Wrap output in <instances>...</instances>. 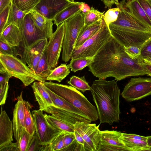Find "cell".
Listing matches in <instances>:
<instances>
[{
	"instance_id": "6da1fadb",
	"label": "cell",
	"mask_w": 151,
	"mask_h": 151,
	"mask_svg": "<svg viewBox=\"0 0 151 151\" xmlns=\"http://www.w3.org/2000/svg\"><path fill=\"white\" fill-rule=\"evenodd\" d=\"M128 56L124 46L112 36L93 57L88 71L99 79L122 80V67Z\"/></svg>"
},
{
	"instance_id": "7a4b0ae2",
	"label": "cell",
	"mask_w": 151,
	"mask_h": 151,
	"mask_svg": "<svg viewBox=\"0 0 151 151\" xmlns=\"http://www.w3.org/2000/svg\"><path fill=\"white\" fill-rule=\"evenodd\" d=\"M116 5L120 11L117 20L109 25L112 36L123 46L141 48L151 38V28L131 15L124 8L122 1Z\"/></svg>"
},
{
	"instance_id": "3957f363",
	"label": "cell",
	"mask_w": 151,
	"mask_h": 151,
	"mask_svg": "<svg viewBox=\"0 0 151 151\" xmlns=\"http://www.w3.org/2000/svg\"><path fill=\"white\" fill-rule=\"evenodd\" d=\"M91 91L101 123L111 125L119 120L120 90L115 80H94Z\"/></svg>"
},
{
	"instance_id": "277c9868",
	"label": "cell",
	"mask_w": 151,
	"mask_h": 151,
	"mask_svg": "<svg viewBox=\"0 0 151 151\" xmlns=\"http://www.w3.org/2000/svg\"><path fill=\"white\" fill-rule=\"evenodd\" d=\"M51 91L60 96L86 114L94 122L99 119L97 110L87 98L75 88L51 81L43 82Z\"/></svg>"
},
{
	"instance_id": "5b68a950",
	"label": "cell",
	"mask_w": 151,
	"mask_h": 151,
	"mask_svg": "<svg viewBox=\"0 0 151 151\" xmlns=\"http://www.w3.org/2000/svg\"><path fill=\"white\" fill-rule=\"evenodd\" d=\"M0 65L11 77L20 80L27 86L35 81H45L22 60L14 55L0 53Z\"/></svg>"
},
{
	"instance_id": "8992f818",
	"label": "cell",
	"mask_w": 151,
	"mask_h": 151,
	"mask_svg": "<svg viewBox=\"0 0 151 151\" xmlns=\"http://www.w3.org/2000/svg\"><path fill=\"white\" fill-rule=\"evenodd\" d=\"M112 36L109 27L105 23L103 17L102 25L100 29L80 47L74 49L71 59L93 57Z\"/></svg>"
},
{
	"instance_id": "52a82bcc",
	"label": "cell",
	"mask_w": 151,
	"mask_h": 151,
	"mask_svg": "<svg viewBox=\"0 0 151 151\" xmlns=\"http://www.w3.org/2000/svg\"><path fill=\"white\" fill-rule=\"evenodd\" d=\"M85 14L80 12L65 21V29L62 46V60L65 62L71 59L79 34L84 26Z\"/></svg>"
},
{
	"instance_id": "ba28073f",
	"label": "cell",
	"mask_w": 151,
	"mask_h": 151,
	"mask_svg": "<svg viewBox=\"0 0 151 151\" xmlns=\"http://www.w3.org/2000/svg\"><path fill=\"white\" fill-rule=\"evenodd\" d=\"M65 22L58 26L49 38L45 49L47 63L49 69L52 70L57 67L62 48L65 29Z\"/></svg>"
},
{
	"instance_id": "9c48e42d",
	"label": "cell",
	"mask_w": 151,
	"mask_h": 151,
	"mask_svg": "<svg viewBox=\"0 0 151 151\" xmlns=\"http://www.w3.org/2000/svg\"><path fill=\"white\" fill-rule=\"evenodd\" d=\"M151 95V78H132L121 93L127 101L137 100Z\"/></svg>"
},
{
	"instance_id": "30bf717a",
	"label": "cell",
	"mask_w": 151,
	"mask_h": 151,
	"mask_svg": "<svg viewBox=\"0 0 151 151\" xmlns=\"http://www.w3.org/2000/svg\"><path fill=\"white\" fill-rule=\"evenodd\" d=\"M99 126L81 122L74 124V130L79 134L84 141V151H97L101 137Z\"/></svg>"
},
{
	"instance_id": "8fae6325",
	"label": "cell",
	"mask_w": 151,
	"mask_h": 151,
	"mask_svg": "<svg viewBox=\"0 0 151 151\" xmlns=\"http://www.w3.org/2000/svg\"><path fill=\"white\" fill-rule=\"evenodd\" d=\"M35 132L42 145H46L61 131L52 126L46 119L43 111L39 109L32 111Z\"/></svg>"
},
{
	"instance_id": "7c38bea8",
	"label": "cell",
	"mask_w": 151,
	"mask_h": 151,
	"mask_svg": "<svg viewBox=\"0 0 151 151\" xmlns=\"http://www.w3.org/2000/svg\"><path fill=\"white\" fill-rule=\"evenodd\" d=\"M19 28L22 37L19 45L23 48V53L40 40L46 38L36 27L29 13L25 16Z\"/></svg>"
},
{
	"instance_id": "4fadbf2b",
	"label": "cell",
	"mask_w": 151,
	"mask_h": 151,
	"mask_svg": "<svg viewBox=\"0 0 151 151\" xmlns=\"http://www.w3.org/2000/svg\"><path fill=\"white\" fill-rule=\"evenodd\" d=\"M100 143L97 151H129L121 139L122 134L115 130L101 131Z\"/></svg>"
},
{
	"instance_id": "5bb4252c",
	"label": "cell",
	"mask_w": 151,
	"mask_h": 151,
	"mask_svg": "<svg viewBox=\"0 0 151 151\" xmlns=\"http://www.w3.org/2000/svg\"><path fill=\"white\" fill-rule=\"evenodd\" d=\"M74 1L71 0H39L33 9L53 21L56 16Z\"/></svg>"
},
{
	"instance_id": "9a60e30c",
	"label": "cell",
	"mask_w": 151,
	"mask_h": 151,
	"mask_svg": "<svg viewBox=\"0 0 151 151\" xmlns=\"http://www.w3.org/2000/svg\"><path fill=\"white\" fill-rule=\"evenodd\" d=\"M24 100L22 92L17 98L13 112V129L14 138L19 142L25 128L24 122Z\"/></svg>"
},
{
	"instance_id": "2e32d148",
	"label": "cell",
	"mask_w": 151,
	"mask_h": 151,
	"mask_svg": "<svg viewBox=\"0 0 151 151\" xmlns=\"http://www.w3.org/2000/svg\"><path fill=\"white\" fill-rule=\"evenodd\" d=\"M48 39L45 38L40 40L22 53V58L25 63L34 72L39 61L45 51Z\"/></svg>"
},
{
	"instance_id": "e0dca14e",
	"label": "cell",
	"mask_w": 151,
	"mask_h": 151,
	"mask_svg": "<svg viewBox=\"0 0 151 151\" xmlns=\"http://www.w3.org/2000/svg\"><path fill=\"white\" fill-rule=\"evenodd\" d=\"M13 123L1 107L0 115V150L13 141Z\"/></svg>"
},
{
	"instance_id": "ac0fdd59",
	"label": "cell",
	"mask_w": 151,
	"mask_h": 151,
	"mask_svg": "<svg viewBox=\"0 0 151 151\" xmlns=\"http://www.w3.org/2000/svg\"><path fill=\"white\" fill-rule=\"evenodd\" d=\"M31 87L40 110L44 111L47 107L53 105L51 98L46 89L43 82L35 81Z\"/></svg>"
},
{
	"instance_id": "d6986e66",
	"label": "cell",
	"mask_w": 151,
	"mask_h": 151,
	"mask_svg": "<svg viewBox=\"0 0 151 151\" xmlns=\"http://www.w3.org/2000/svg\"><path fill=\"white\" fill-rule=\"evenodd\" d=\"M126 10L134 18L151 28V21L137 0H122Z\"/></svg>"
},
{
	"instance_id": "ffe728a7",
	"label": "cell",
	"mask_w": 151,
	"mask_h": 151,
	"mask_svg": "<svg viewBox=\"0 0 151 151\" xmlns=\"http://www.w3.org/2000/svg\"><path fill=\"white\" fill-rule=\"evenodd\" d=\"M30 13L35 25L41 33L47 38H49L53 33V21L49 20L34 9Z\"/></svg>"
},
{
	"instance_id": "44dd1931",
	"label": "cell",
	"mask_w": 151,
	"mask_h": 151,
	"mask_svg": "<svg viewBox=\"0 0 151 151\" xmlns=\"http://www.w3.org/2000/svg\"><path fill=\"white\" fill-rule=\"evenodd\" d=\"M21 38L19 28L12 24L8 25L0 35V40L13 47L19 46L21 41Z\"/></svg>"
},
{
	"instance_id": "7402d4cb",
	"label": "cell",
	"mask_w": 151,
	"mask_h": 151,
	"mask_svg": "<svg viewBox=\"0 0 151 151\" xmlns=\"http://www.w3.org/2000/svg\"><path fill=\"white\" fill-rule=\"evenodd\" d=\"M83 3L73 1L56 16L54 24L58 26L81 12L80 7Z\"/></svg>"
},
{
	"instance_id": "603a6c76",
	"label": "cell",
	"mask_w": 151,
	"mask_h": 151,
	"mask_svg": "<svg viewBox=\"0 0 151 151\" xmlns=\"http://www.w3.org/2000/svg\"><path fill=\"white\" fill-rule=\"evenodd\" d=\"M102 22L103 19L101 20L91 24L84 26L79 34L74 46V49H76L80 47L86 40L94 35L101 28Z\"/></svg>"
},
{
	"instance_id": "cb8c5ba5",
	"label": "cell",
	"mask_w": 151,
	"mask_h": 151,
	"mask_svg": "<svg viewBox=\"0 0 151 151\" xmlns=\"http://www.w3.org/2000/svg\"><path fill=\"white\" fill-rule=\"evenodd\" d=\"M44 111L60 120L73 125L76 122H80L70 113L53 105L47 107Z\"/></svg>"
},
{
	"instance_id": "d4e9b609",
	"label": "cell",
	"mask_w": 151,
	"mask_h": 151,
	"mask_svg": "<svg viewBox=\"0 0 151 151\" xmlns=\"http://www.w3.org/2000/svg\"><path fill=\"white\" fill-rule=\"evenodd\" d=\"M28 13L21 10L12 3L11 4V7L7 22V25L13 24L19 28L22 24L24 18Z\"/></svg>"
},
{
	"instance_id": "484cf974",
	"label": "cell",
	"mask_w": 151,
	"mask_h": 151,
	"mask_svg": "<svg viewBox=\"0 0 151 151\" xmlns=\"http://www.w3.org/2000/svg\"><path fill=\"white\" fill-rule=\"evenodd\" d=\"M70 69L68 65L61 64L52 70L46 80L60 82L69 74Z\"/></svg>"
},
{
	"instance_id": "4316f807",
	"label": "cell",
	"mask_w": 151,
	"mask_h": 151,
	"mask_svg": "<svg viewBox=\"0 0 151 151\" xmlns=\"http://www.w3.org/2000/svg\"><path fill=\"white\" fill-rule=\"evenodd\" d=\"M49 123L55 129L61 131L74 132V125L60 120L52 115L44 114Z\"/></svg>"
},
{
	"instance_id": "83f0119b",
	"label": "cell",
	"mask_w": 151,
	"mask_h": 151,
	"mask_svg": "<svg viewBox=\"0 0 151 151\" xmlns=\"http://www.w3.org/2000/svg\"><path fill=\"white\" fill-rule=\"evenodd\" d=\"M121 139L129 151H144L145 148L149 147L147 141L134 139L122 135Z\"/></svg>"
},
{
	"instance_id": "f1b7e54d",
	"label": "cell",
	"mask_w": 151,
	"mask_h": 151,
	"mask_svg": "<svg viewBox=\"0 0 151 151\" xmlns=\"http://www.w3.org/2000/svg\"><path fill=\"white\" fill-rule=\"evenodd\" d=\"M63 142V151H83L82 148L76 141L74 132H64Z\"/></svg>"
},
{
	"instance_id": "f546056e",
	"label": "cell",
	"mask_w": 151,
	"mask_h": 151,
	"mask_svg": "<svg viewBox=\"0 0 151 151\" xmlns=\"http://www.w3.org/2000/svg\"><path fill=\"white\" fill-rule=\"evenodd\" d=\"M24 102L25 128L32 136L35 132V129L33 117L30 111L31 106L28 101L24 100Z\"/></svg>"
},
{
	"instance_id": "4dcf8cb0",
	"label": "cell",
	"mask_w": 151,
	"mask_h": 151,
	"mask_svg": "<svg viewBox=\"0 0 151 151\" xmlns=\"http://www.w3.org/2000/svg\"><path fill=\"white\" fill-rule=\"evenodd\" d=\"M65 131H62L54 137L48 144L42 145L40 151H63L64 144L63 138Z\"/></svg>"
},
{
	"instance_id": "1f68e13d",
	"label": "cell",
	"mask_w": 151,
	"mask_h": 151,
	"mask_svg": "<svg viewBox=\"0 0 151 151\" xmlns=\"http://www.w3.org/2000/svg\"><path fill=\"white\" fill-rule=\"evenodd\" d=\"M51 71L48 66L45 50L37 65L35 72L46 81L47 78Z\"/></svg>"
},
{
	"instance_id": "d6a6232c",
	"label": "cell",
	"mask_w": 151,
	"mask_h": 151,
	"mask_svg": "<svg viewBox=\"0 0 151 151\" xmlns=\"http://www.w3.org/2000/svg\"><path fill=\"white\" fill-rule=\"evenodd\" d=\"M70 78V80L67 81L68 83L78 90L83 92L91 91V87L86 81L84 76L79 77L73 76Z\"/></svg>"
},
{
	"instance_id": "836d02e7",
	"label": "cell",
	"mask_w": 151,
	"mask_h": 151,
	"mask_svg": "<svg viewBox=\"0 0 151 151\" xmlns=\"http://www.w3.org/2000/svg\"><path fill=\"white\" fill-rule=\"evenodd\" d=\"M93 57H82L71 59L68 64L71 71L76 72L88 66L92 62Z\"/></svg>"
},
{
	"instance_id": "e575fe53",
	"label": "cell",
	"mask_w": 151,
	"mask_h": 151,
	"mask_svg": "<svg viewBox=\"0 0 151 151\" xmlns=\"http://www.w3.org/2000/svg\"><path fill=\"white\" fill-rule=\"evenodd\" d=\"M104 12H101L92 7L90 10L85 14L84 26H87L102 20Z\"/></svg>"
},
{
	"instance_id": "d590c367",
	"label": "cell",
	"mask_w": 151,
	"mask_h": 151,
	"mask_svg": "<svg viewBox=\"0 0 151 151\" xmlns=\"http://www.w3.org/2000/svg\"><path fill=\"white\" fill-rule=\"evenodd\" d=\"M39 0H12V3L21 10L29 13L33 9Z\"/></svg>"
},
{
	"instance_id": "8d00e7d4",
	"label": "cell",
	"mask_w": 151,
	"mask_h": 151,
	"mask_svg": "<svg viewBox=\"0 0 151 151\" xmlns=\"http://www.w3.org/2000/svg\"><path fill=\"white\" fill-rule=\"evenodd\" d=\"M120 11V9L117 7L109 9L104 14L103 19L109 27L110 24L117 20Z\"/></svg>"
},
{
	"instance_id": "74e56055",
	"label": "cell",
	"mask_w": 151,
	"mask_h": 151,
	"mask_svg": "<svg viewBox=\"0 0 151 151\" xmlns=\"http://www.w3.org/2000/svg\"><path fill=\"white\" fill-rule=\"evenodd\" d=\"M32 136L24 129L19 142H17L19 151H27Z\"/></svg>"
},
{
	"instance_id": "f35d334b",
	"label": "cell",
	"mask_w": 151,
	"mask_h": 151,
	"mask_svg": "<svg viewBox=\"0 0 151 151\" xmlns=\"http://www.w3.org/2000/svg\"><path fill=\"white\" fill-rule=\"evenodd\" d=\"M11 4L7 6L0 13V35L7 26V22Z\"/></svg>"
},
{
	"instance_id": "ab89813d",
	"label": "cell",
	"mask_w": 151,
	"mask_h": 151,
	"mask_svg": "<svg viewBox=\"0 0 151 151\" xmlns=\"http://www.w3.org/2000/svg\"><path fill=\"white\" fill-rule=\"evenodd\" d=\"M125 52L133 59H138L140 55V47L136 46H124Z\"/></svg>"
},
{
	"instance_id": "60d3db41",
	"label": "cell",
	"mask_w": 151,
	"mask_h": 151,
	"mask_svg": "<svg viewBox=\"0 0 151 151\" xmlns=\"http://www.w3.org/2000/svg\"><path fill=\"white\" fill-rule=\"evenodd\" d=\"M140 55L139 59L142 60L151 56V38L141 47Z\"/></svg>"
},
{
	"instance_id": "b9f144b4",
	"label": "cell",
	"mask_w": 151,
	"mask_h": 151,
	"mask_svg": "<svg viewBox=\"0 0 151 151\" xmlns=\"http://www.w3.org/2000/svg\"><path fill=\"white\" fill-rule=\"evenodd\" d=\"M42 145L36 132L33 135L30 142L27 151H40Z\"/></svg>"
},
{
	"instance_id": "7bdbcfd3",
	"label": "cell",
	"mask_w": 151,
	"mask_h": 151,
	"mask_svg": "<svg viewBox=\"0 0 151 151\" xmlns=\"http://www.w3.org/2000/svg\"><path fill=\"white\" fill-rule=\"evenodd\" d=\"M9 88L8 82L0 84V105L5 104Z\"/></svg>"
},
{
	"instance_id": "ee69618b",
	"label": "cell",
	"mask_w": 151,
	"mask_h": 151,
	"mask_svg": "<svg viewBox=\"0 0 151 151\" xmlns=\"http://www.w3.org/2000/svg\"><path fill=\"white\" fill-rule=\"evenodd\" d=\"M13 48L7 43L0 40V53L14 55Z\"/></svg>"
},
{
	"instance_id": "f6af8a7d",
	"label": "cell",
	"mask_w": 151,
	"mask_h": 151,
	"mask_svg": "<svg viewBox=\"0 0 151 151\" xmlns=\"http://www.w3.org/2000/svg\"><path fill=\"white\" fill-rule=\"evenodd\" d=\"M151 21V4L147 0H137Z\"/></svg>"
},
{
	"instance_id": "bcb514c9",
	"label": "cell",
	"mask_w": 151,
	"mask_h": 151,
	"mask_svg": "<svg viewBox=\"0 0 151 151\" xmlns=\"http://www.w3.org/2000/svg\"><path fill=\"white\" fill-rule=\"evenodd\" d=\"M0 84H4L8 82L9 78L11 77L1 65H0Z\"/></svg>"
},
{
	"instance_id": "7dc6e473",
	"label": "cell",
	"mask_w": 151,
	"mask_h": 151,
	"mask_svg": "<svg viewBox=\"0 0 151 151\" xmlns=\"http://www.w3.org/2000/svg\"><path fill=\"white\" fill-rule=\"evenodd\" d=\"M0 151H19L17 142H11L8 145L0 150Z\"/></svg>"
},
{
	"instance_id": "c3c4849f",
	"label": "cell",
	"mask_w": 151,
	"mask_h": 151,
	"mask_svg": "<svg viewBox=\"0 0 151 151\" xmlns=\"http://www.w3.org/2000/svg\"><path fill=\"white\" fill-rule=\"evenodd\" d=\"M122 135L126 137L144 141H147V137H144L132 134L122 133Z\"/></svg>"
},
{
	"instance_id": "681fc988",
	"label": "cell",
	"mask_w": 151,
	"mask_h": 151,
	"mask_svg": "<svg viewBox=\"0 0 151 151\" xmlns=\"http://www.w3.org/2000/svg\"><path fill=\"white\" fill-rule=\"evenodd\" d=\"M12 0H0V13L11 4Z\"/></svg>"
},
{
	"instance_id": "f907efd6",
	"label": "cell",
	"mask_w": 151,
	"mask_h": 151,
	"mask_svg": "<svg viewBox=\"0 0 151 151\" xmlns=\"http://www.w3.org/2000/svg\"><path fill=\"white\" fill-rule=\"evenodd\" d=\"M80 9L81 12L84 14L88 12L91 9L89 6L84 2L81 4Z\"/></svg>"
},
{
	"instance_id": "816d5d0a",
	"label": "cell",
	"mask_w": 151,
	"mask_h": 151,
	"mask_svg": "<svg viewBox=\"0 0 151 151\" xmlns=\"http://www.w3.org/2000/svg\"><path fill=\"white\" fill-rule=\"evenodd\" d=\"M106 7H111L114 4L112 0H102Z\"/></svg>"
},
{
	"instance_id": "f5cc1de1",
	"label": "cell",
	"mask_w": 151,
	"mask_h": 151,
	"mask_svg": "<svg viewBox=\"0 0 151 151\" xmlns=\"http://www.w3.org/2000/svg\"><path fill=\"white\" fill-rule=\"evenodd\" d=\"M142 62L144 66L145 67L147 71V75L151 77V65L147 64Z\"/></svg>"
},
{
	"instance_id": "db71d44e",
	"label": "cell",
	"mask_w": 151,
	"mask_h": 151,
	"mask_svg": "<svg viewBox=\"0 0 151 151\" xmlns=\"http://www.w3.org/2000/svg\"><path fill=\"white\" fill-rule=\"evenodd\" d=\"M141 61L147 64L151 65V56L145 58Z\"/></svg>"
},
{
	"instance_id": "11a10c76",
	"label": "cell",
	"mask_w": 151,
	"mask_h": 151,
	"mask_svg": "<svg viewBox=\"0 0 151 151\" xmlns=\"http://www.w3.org/2000/svg\"><path fill=\"white\" fill-rule=\"evenodd\" d=\"M147 142L148 145L150 147H151V136L147 137Z\"/></svg>"
},
{
	"instance_id": "9f6ffc18",
	"label": "cell",
	"mask_w": 151,
	"mask_h": 151,
	"mask_svg": "<svg viewBox=\"0 0 151 151\" xmlns=\"http://www.w3.org/2000/svg\"><path fill=\"white\" fill-rule=\"evenodd\" d=\"M112 1L113 4H115L116 5L119 3L118 0H112Z\"/></svg>"
},
{
	"instance_id": "6f0895ef",
	"label": "cell",
	"mask_w": 151,
	"mask_h": 151,
	"mask_svg": "<svg viewBox=\"0 0 151 151\" xmlns=\"http://www.w3.org/2000/svg\"><path fill=\"white\" fill-rule=\"evenodd\" d=\"M150 3V4H151V0H147Z\"/></svg>"
}]
</instances>
